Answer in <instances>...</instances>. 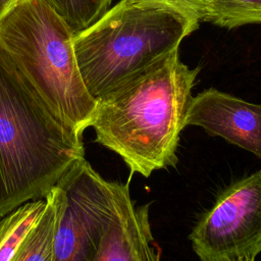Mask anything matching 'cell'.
<instances>
[{"mask_svg": "<svg viewBox=\"0 0 261 261\" xmlns=\"http://www.w3.org/2000/svg\"><path fill=\"white\" fill-rule=\"evenodd\" d=\"M149 206H137L125 182L94 261H162L161 250L154 244Z\"/></svg>", "mask_w": 261, "mask_h": 261, "instance_id": "cell-8", "label": "cell"}, {"mask_svg": "<svg viewBox=\"0 0 261 261\" xmlns=\"http://www.w3.org/2000/svg\"><path fill=\"white\" fill-rule=\"evenodd\" d=\"M186 125L200 126L261 160V104L210 88L192 98Z\"/></svg>", "mask_w": 261, "mask_h": 261, "instance_id": "cell-7", "label": "cell"}, {"mask_svg": "<svg viewBox=\"0 0 261 261\" xmlns=\"http://www.w3.org/2000/svg\"><path fill=\"white\" fill-rule=\"evenodd\" d=\"M83 158L82 135L0 50V218L27 202L45 199Z\"/></svg>", "mask_w": 261, "mask_h": 261, "instance_id": "cell-2", "label": "cell"}, {"mask_svg": "<svg viewBox=\"0 0 261 261\" xmlns=\"http://www.w3.org/2000/svg\"><path fill=\"white\" fill-rule=\"evenodd\" d=\"M16 0H0V20L10 10Z\"/></svg>", "mask_w": 261, "mask_h": 261, "instance_id": "cell-14", "label": "cell"}, {"mask_svg": "<svg viewBox=\"0 0 261 261\" xmlns=\"http://www.w3.org/2000/svg\"><path fill=\"white\" fill-rule=\"evenodd\" d=\"M56 186L62 200L53 261H94L124 184L106 180L83 158Z\"/></svg>", "mask_w": 261, "mask_h": 261, "instance_id": "cell-5", "label": "cell"}, {"mask_svg": "<svg viewBox=\"0 0 261 261\" xmlns=\"http://www.w3.org/2000/svg\"><path fill=\"white\" fill-rule=\"evenodd\" d=\"M204 21L227 30L261 23V0H205Z\"/></svg>", "mask_w": 261, "mask_h": 261, "instance_id": "cell-11", "label": "cell"}, {"mask_svg": "<svg viewBox=\"0 0 261 261\" xmlns=\"http://www.w3.org/2000/svg\"><path fill=\"white\" fill-rule=\"evenodd\" d=\"M151 3L166 6L192 22L200 25L204 21L205 15V0H144Z\"/></svg>", "mask_w": 261, "mask_h": 261, "instance_id": "cell-13", "label": "cell"}, {"mask_svg": "<svg viewBox=\"0 0 261 261\" xmlns=\"http://www.w3.org/2000/svg\"><path fill=\"white\" fill-rule=\"evenodd\" d=\"M45 206V199L30 201L0 218V261H11L25 234L40 218Z\"/></svg>", "mask_w": 261, "mask_h": 261, "instance_id": "cell-10", "label": "cell"}, {"mask_svg": "<svg viewBox=\"0 0 261 261\" xmlns=\"http://www.w3.org/2000/svg\"><path fill=\"white\" fill-rule=\"evenodd\" d=\"M61 200L62 191L56 186L45 197L43 213L21 241L11 261L54 260V241Z\"/></svg>", "mask_w": 261, "mask_h": 261, "instance_id": "cell-9", "label": "cell"}, {"mask_svg": "<svg viewBox=\"0 0 261 261\" xmlns=\"http://www.w3.org/2000/svg\"><path fill=\"white\" fill-rule=\"evenodd\" d=\"M217 261H244V260H239V259H229V258H222V259H219Z\"/></svg>", "mask_w": 261, "mask_h": 261, "instance_id": "cell-15", "label": "cell"}, {"mask_svg": "<svg viewBox=\"0 0 261 261\" xmlns=\"http://www.w3.org/2000/svg\"><path fill=\"white\" fill-rule=\"evenodd\" d=\"M75 33L86 29L104 14L112 0H47Z\"/></svg>", "mask_w": 261, "mask_h": 261, "instance_id": "cell-12", "label": "cell"}, {"mask_svg": "<svg viewBox=\"0 0 261 261\" xmlns=\"http://www.w3.org/2000/svg\"><path fill=\"white\" fill-rule=\"evenodd\" d=\"M189 239L200 261H255L261 252V169L223 190Z\"/></svg>", "mask_w": 261, "mask_h": 261, "instance_id": "cell-6", "label": "cell"}, {"mask_svg": "<svg viewBox=\"0 0 261 261\" xmlns=\"http://www.w3.org/2000/svg\"><path fill=\"white\" fill-rule=\"evenodd\" d=\"M73 38L72 29L47 0H16L0 20V50L47 105L83 136L97 100L81 75Z\"/></svg>", "mask_w": 261, "mask_h": 261, "instance_id": "cell-3", "label": "cell"}, {"mask_svg": "<svg viewBox=\"0 0 261 261\" xmlns=\"http://www.w3.org/2000/svg\"><path fill=\"white\" fill-rule=\"evenodd\" d=\"M198 29V24L166 6L120 0L74 34L75 57L86 88L96 100L100 99L177 49Z\"/></svg>", "mask_w": 261, "mask_h": 261, "instance_id": "cell-4", "label": "cell"}, {"mask_svg": "<svg viewBox=\"0 0 261 261\" xmlns=\"http://www.w3.org/2000/svg\"><path fill=\"white\" fill-rule=\"evenodd\" d=\"M200 69L181 62L173 49L98 99L91 123L96 142L118 154L130 174L148 177L175 166Z\"/></svg>", "mask_w": 261, "mask_h": 261, "instance_id": "cell-1", "label": "cell"}]
</instances>
